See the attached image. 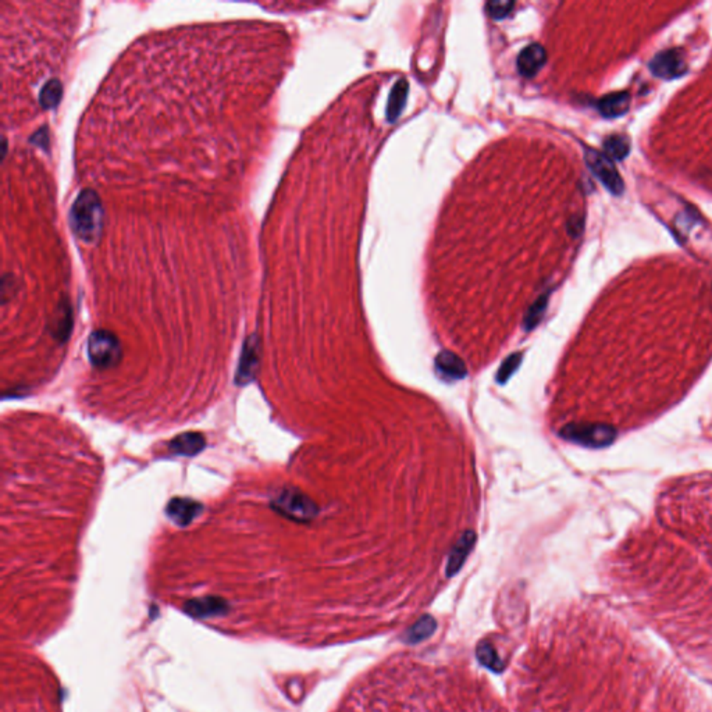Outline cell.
Returning <instances> with one entry per match:
<instances>
[{
  "instance_id": "obj_1",
  "label": "cell",
  "mask_w": 712,
  "mask_h": 712,
  "mask_svg": "<svg viewBox=\"0 0 712 712\" xmlns=\"http://www.w3.org/2000/svg\"><path fill=\"white\" fill-rule=\"evenodd\" d=\"M334 712H508L465 666L396 654L363 672Z\"/></svg>"
},
{
  "instance_id": "obj_2",
  "label": "cell",
  "mask_w": 712,
  "mask_h": 712,
  "mask_svg": "<svg viewBox=\"0 0 712 712\" xmlns=\"http://www.w3.org/2000/svg\"><path fill=\"white\" fill-rule=\"evenodd\" d=\"M104 208L98 195L85 189L80 192L70 209V225L84 242H95L102 231Z\"/></svg>"
},
{
  "instance_id": "obj_3",
  "label": "cell",
  "mask_w": 712,
  "mask_h": 712,
  "mask_svg": "<svg viewBox=\"0 0 712 712\" xmlns=\"http://www.w3.org/2000/svg\"><path fill=\"white\" fill-rule=\"evenodd\" d=\"M272 508L280 515L299 523L311 522L319 512L313 499L296 489L281 490L274 496Z\"/></svg>"
},
{
  "instance_id": "obj_4",
  "label": "cell",
  "mask_w": 712,
  "mask_h": 712,
  "mask_svg": "<svg viewBox=\"0 0 712 712\" xmlns=\"http://www.w3.org/2000/svg\"><path fill=\"white\" fill-rule=\"evenodd\" d=\"M88 355L98 369H111L123 358V348L118 338L108 330H96L88 339Z\"/></svg>"
},
{
  "instance_id": "obj_5",
  "label": "cell",
  "mask_w": 712,
  "mask_h": 712,
  "mask_svg": "<svg viewBox=\"0 0 712 712\" xmlns=\"http://www.w3.org/2000/svg\"><path fill=\"white\" fill-rule=\"evenodd\" d=\"M559 436L585 446L600 448L613 441L615 432L603 423H570L559 432Z\"/></svg>"
},
{
  "instance_id": "obj_6",
  "label": "cell",
  "mask_w": 712,
  "mask_h": 712,
  "mask_svg": "<svg viewBox=\"0 0 712 712\" xmlns=\"http://www.w3.org/2000/svg\"><path fill=\"white\" fill-rule=\"evenodd\" d=\"M585 161L590 171L603 182L604 187L613 195H620L623 192L625 184L613 165V162L605 155L596 149L586 148L585 149Z\"/></svg>"
},
{
  "instance_id": "obj_7",
  "label": "cell",
  "mask_w": 712,
  "mask_h": 712,
  "mask_svg": "<svg viewBox=\"0 0 712 712\" xmlns=\"http://www.w3.org/2000/svg\"><path fill=\"white\" fill-rule=\"evenodd\" d=\"M651 73L662 80H675L687 73V64L680 49L659 52L649 64Z\"/></svg>"
},
{
  "instance_id": "obj_8",
  "label": "cell",
  "mask_w": 712,
  "mask_h": 712,
  "mask_svg": "<svg viewBox=\"0 0 712 712\" xmlns=\"http://www.w3.org/2000/svg\"><path fill=\"white\" fill-rule=\"evenodd\" d=\"M259 354L261 348L258 337L255 335L248 337L244 342L242 354L239 358V366L235 377V382L238 385H245L255 379L259 368Z\"/></svg>"
},
{
  "instance_id": "obj_9",
  "label": "cell",
  "mask_w": 712,
  "mask_h": 712,
  "mask_svg": "<svg viewBox=\"0 0 712 712\" xmlns=\"http://www.w3.org/2000/svg\"><path fill=\"white\" fill-rule=\"evenodd\" d=\"M436 370L446 382H458L466 377L468 369L459 355L452 351H441L435 361Z\"/></svg>"
},
{
  "instance_id": "obj_10",
  "label": "cell",
  "mask_w": 712,
  "mask_h": 712,
  "mask_svg": "<svg viewBox=\"0 0 712 712\" xmlns=\"http://www.w3.org/2000/svg\"><path fill=\"white\" fill-rule=\"evenodd\" d=\"M476 540H477L476 533L472 532V530H466L459 537V540L454 544V547H452L451 552H449L446 568H445L446 577L454 576L462 568V565L465 563V561L469 556L470 551L475 547Z\"/></svg>"
},
{
  "instance_id": "obj_11",
  "label": "cell",
  "mask_w": 712,
  "mask_h": 712,
  "mask_svg": "<svg viewBox=\"0 0 712 712\" xmlns=\"http://www.w3.org/2000/svg\"><path fill=\"white\" fill-rule=\"evenodd\" d=\"M165 512L175 525L188 526L202 512V505L189 498H174L168 502Z\"/></svg>"
},
{
  "instance_id": "obj_12",
  "label": "cell",
  "mask_w": 712,
  "mask_h": 712,
  "mask_svg": "<svg viewBox=\"0 0 712 712\" xmlns=\"http://www.w3.org/2000/svg\"><path fill=\"white\" fill-rule=\"evenodd\" d=\"M546 61H547L546 49L539 44H533L526 46L518 56V70L523 77L530 78L539 73V70L546 64Z\"/></svg>"
},
{
  "instance_id": "obj_13",
  "label": "cell",
  "mask_w": 712,
  "mask_h": 712,
  "mask_svg": "<svg viewBox=\"0 0 712 712\" xmlns=\"http://www.w3.org/2000/svg\"><path fill=\"white\" fill-rule=\"evenodd\" d=\"M206 446V439L201 433H184L171 439L168 449L174 455L194 456Z\"/></svg>"
},
{
  "instance_id": "obj_14",
  "label": "cell",
  "mask_w": 712,
  "mask_h": 712,
  "mask_svg": "<svg viewBox=\"0 0 712 712\" xmlns=\"http://www.w3.org/2000/svg\"><path fill=\"white\" fill-rule=\"evenodd\" d=\"M599 110L606 118H615L619 115H623L627 113L630 108V95L629 92L620 91V92H613L603 96L599 101Z\"/></svg>"
},
{
  "instance_id": "obj_15",
  "label": "cell",
  "mask_w": 712,
  "mask_h": 712,
  "mask_svg": "<svg viewBox=\"0 0 712 712\" xmlns=\"http://www.w3.org/2000/svg\"><path fill=\"white\" fill-rule=\"evenodd\" d=\"M408 81L406 80H399L391 89V94L388 96V104H387V118L388 121H395L402 110L405 108L406 96H408Z\"/></svg>"
},
{
  "instance_id": "obj_16",
  "label": "cell",
  "mask_w": 712,
  "mask_h": 712,
  "mask_svg": "<svg viewBox=\"0 0 712 712\" xmlns=\"http://www.w3.org/2000/svg\"><path fill=\"white\" fill-rule=\"evenodd\" d=\"M604 151H605V155L612 161H623L625 158H627V155L630 154V139L626 137V135H620V134H613V135H609L605 138L604 141Z\"/></svg>"
},
{
  "instance_id": "obj_17",
  "label": "cell",
  "mask_w": 712,
  "mask_h": 712,
  "mask_svg": "<svg viewBox=\"0 0 712 712\" xmlns=\"http://www.w3.org/2000/svg\"><path fill=\"white\" fill-rule=\"evenodd\" d=\"M61 94H63V88L57 80L48 81L39 95V102H41L42 108H45V109L55 108L61 98Z\"/></svg>"
},
{
  "instance_id": "obj_18",
  "label": "cell",
  "mask_w": 712,
  "mask_h": 712,
  "mask_svg": "<svg viewBox=\"0 0 712 712\" xmlns=\"http://www.w3.org/2000/svg\"><path fill=\"white\" fill-rule=\"evenodd\" d=\"M522 359H523V354H520V352H515V354L509 355L498 369L496 382L499 384L506 383L512 377V375L516 372V369L520 366Z\"/></svg>"
},
{
  "instance_id": "obj_19",
  "label": "cell",
  "mask_w": 712,
  "mask_h": 712,
  "mask_svg": "<svg viewBox=\"0 0 712 712\" xmlns=\"http://www.w3.org/2000/svg\"><path fill=\"white\" fill-rule=\"evenodd\" d=\"M546 308H547V295L539 298L529 309V312L525 318V325H523L526 331L535 329L540 323V320L546 312Z\"/></svg>"
},
{
  "instance_id": "obj_20",
  "label": "cell",
  "mask_w": 712,
  "mask_h": 712,
  "mask_svg": "<svg viewBox=\"0 0 712 712\" xmlns=\"http://www.w3.org/2000/svg\"><path fill=\"white\" fill-rule=\"evenodd\" d=\"M513 6H515L513 1H489L486 8L490 17H493L495 20H502L512 11Z\"/></svg>"
}]
</instances>
